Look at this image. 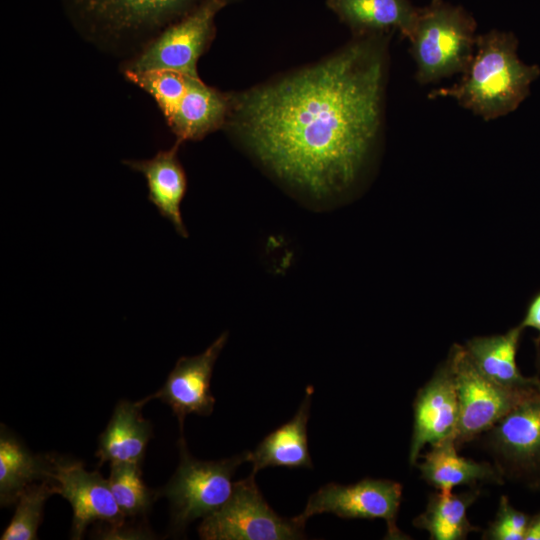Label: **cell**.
Segmentation results:
<instances>
[{
  "label": "cell",
  "instance_id": "6da1fadb",
  "mask_svg": "<svg viewBox=\"0 0 540 540\" xmlns=\"http://www.w3.org/2000/svg\"><path fill=\"white\" fill-rule=\"evenodd\" d=\"M386 33L276 81L231 94L225 125L278 177L315 196L353 183L377 137Z\"/></svg>",
  "mask_w": 540,
  "mask_h": 540
},
{
  "label": "cell",
  "instance_id": "7a4b0ae2",
  "mask_svg": "<svg viewBox=\"0 0 540 540\" xmlns=\"http://www.w3.org/2000/svg\"><path fill=\"white\" fill-rule=\"evenodd\" d=\"M517 44L510 32L494 29L477 35L473 58L461 79L450 87L430 91L428 98H453L485 121L513 112L540 74L538 66L526 65L518 58Z\"/></svg>",
  "mask_w": 540,
  "mask_h": 540
},
{
  "label": "cell",
  "instance_id": "3957f363",
  "mask_svg": "<svg viewBox=\"0 0 540 540\" xmlns=\"http://www.w3.org/2000/svg\"><path fill=\"white\" fill-rule=\"evenodd\" d=\"M209 1L64 0V4L76 27L92 40L141 43L143 49L164 29Z\"/></svg>",
  "mask_w": 540,
  "mask_h": 540
},
{
  "label": "cell",
  "instance_id": "277c9868",
  "mask_svg": "<svg viewBox=\"0 0 540 540\" xmlns=\"http://www.w3.org/2000/svg\"><path fill=\"white\" fill-rule=\"evenodd\" d=\"M475 31L474 18L461 6L432 0L419 8L408 38L416 81L427 85L464 73L475 52Z\"/></svg>",
  "mask_w": 540,
  "mask_h": 540
},
{
  "label": "cell",
  "instance_id": "5b68a950",
  "mask_svg": "<svg viewBox=\"0 0 540 540\" xmlns=\"http://www.w3.org/2000/svg\"><path fill=\"white\" fill-rule=\"evenodd\" d=\"M180 462L157 495L168 499L171 530L182 532L197 518L214 513L230 498L233 475L238 466L247 462L248 451L218 461L195 459L182 437L179 440Z\"/></svg>",
  "mask_w": 540,
  "mask_h": 540
},
{
  "label": "cell",
  "instance_id": "8992f818",
  "mask_svg": "<svg viewBox=\"0 0 540 540\" xmlns=\"http://www.w3.org/2000/svg\"><path fill=\"white\" fill-rule=\"evenodd\" d=\"M305 524L279 516L266 502L251 474L234 482L225 504L203 518L198 534L204 540L305 539Z\"/></svg>",
  "mask_w": 540,
  "mask_h": 540
},
{
  "label": "cell",
  "instance_id": "52a82bcc",
  "mask_svg": "<svg viewBox=\"0 0 540 540\" xmlns=\"http://www.w3.org/2000/svg\"><path fill=\"white\" fill-rule=\"evenodd\" d=\"M448 359L458 398L457 446L489 431L515 405L535 392H516L494 383L477 368L465 347L454 345Z\"/></svg>",
  "mask_w": 540,
  "mask_h": 540
},
{
  "label": "cell",
  "instance_id": "ba28073f",
  "mask_svg": "<svg viewBox=\"0 0 540 540\" xmlns=\"http://www.w3.org/2000/svg\"><path fill=\"white\" fill-rule=\"evenodd\" d=\"M226 5L224 0H211L170 25L136 54L124 70H168L199 76L198 60L213 39L217 13Z\"/></svg>",
  "mask_w": 540,
  "mask_h": 540
},
{
  "label": "cell",
  "instance_id": "9c48e42d",
  "mask_svg": "<svg viewBox=\"0 0 540 540\" xmlns=\"http://www.w3.org/2000/svg\"><path fill=\"white\" fill-rule=\"evenodd\" d=\"M401 498L402 485L392 480L365 478L351 485L328 483L308 498L305 509L295 518L304 524L322 513L343 519H383L387 539H407L396 525Z\"/></svg>",
  "mask_w": 540,
  "mask_h": 540
},
{
  "label": "cell",
  "instance_id": "30bf717a",
  "mask_svg": "<svg viewBox=\"0 0 540 540\" xmlns=\"http://www.w3.org/2000/svg\"><path fill=\"white\" fill-rule=\"evenodd\" d=\"M52 461L57 494L65 498L73 510L71 539H82L87 527L94 522L124 523L125 516L115 501L108 479L97 471L86 470L77 460L52 455Z\"/></svg>",
  "mask_w": 540,
  "mask_h": 540
},
{
  "label": "cell",
  "instance_id": "8fae6325",
  "mask_svg": "<svg viewBox=\"0 0 540 540\" xmlns=\"http://www.w3.org/2000/svg\"><path fill=\"white\" fill-rule=\"evenodd\" d=\"M487 433L503 474L538 473L535 482L540 478V390L521 400Z\"/></svg>",
  "mask_w": 540,
  "mask_h": 540
},
{
  "label": "cell",
  "instance_id": "7c38bea8",
  "mask_svg": "<svg viewBox=\"0 0 540 540\" xmlns=\"http://www.w3.org/2000/svg\"><path fill=\"white\" fill-rule=\"evenodd\" d=\"M227 339L228 333L224 332L202 353L179 358L163 386L146 397L148 401L157 398L167 404L178 418L181 430L187 415L212 414L215 398L210 382L215 362Z\"/></svg>",
  "mask_w": 540,
  "mask_h": 540
},
{
  "label": "cell",
  "instance_id": "4fadbf2b",
  "mask_svg": "<svg viewBox=\"0 0 540 540\" xmlns=\"http://www.w3.org/2000/svg\"><path fill=\"white\" fill-rule=\"evenodd\" d=\"M458 398L451 363L447 360L418 391L409 462L416 465L422 449L456 436Z\"/></svg>",
  "mask_w": 540,
  "mask_h": 540
},
{
  "label": "cell",
  "instance_id": "5bb4252c",
  "mask_svg": "<svg viewBox=\"0 0 540 540\" xmlns=\"http://www.w3.org/2000/svg\"><path fill=\"white\" fill-rule=\"evenodd\" d=\"M231 94L206 85L199 76L190 77L188 86L165 119L177 142L201 140L226 124Z\"/></svg>",
  "mask_w": 540,
  "mask_h": 540
},
{
  "label": "cell",
  "instance_id": "9a60e30c",
  "mask_svg": "<svg viewBox=\"0 0 540 540\" xmlns=\"http://www.w3.org/2000/svg\"><path fill=\"white\" fill-rule=\"evenodd\" d=\"M179 142L167 150H160L145 160H126L124 163L141 173L147 184L148 200L159 214L169 220L177 233L186 238L188 232L181 214V203L187 190V178L178 158Z\"/></svg>",
  "mask_w": 540,
  "mask_h": 540
},
{
  "label": "cell",
  "instance_id": "2e32d148",
  "mask_svg": "<svg viewBox=\"0 0 540 540\" xmlns=\"http://www.w3.org/2000/svg\"><path fill=\"white\" fill-rule=\"evenodd\" d=\"M313 391L308 386L293 418L269 433L253 451H248L247 462L252 464V473L267 467H313L307 437Z\"/></svg>",
  "mask_w": 540,
  "mask_h": 540
},
{
  "label": "cell",
  "instance_id": "e0dca14e",
  "mask_svg": "<svg viewBox=\"0 0 540 540\" xmlns=\"http://www.w3.org/2000/svg\"><path fill=\"white\" fill-rule=\"evenodd\" d=\"M147 398L131 402L120 401L98 440V466L108 462L141 465L152 437L151 423L141 413Z\"/></svg>",
  "mask_w": 540,
  "mask_h": 540
},
{
  "label": "cell",
  "instance_id": "ac0fdd59",
  "mask_svg": "<svg viewBox=\"0 0 540 540\" xmlns=\"http://www.w3.org/2000/svg\"><path fill=\"white\" fill-rule=\"evenodd\" d=\"M522 331L518 325L505 334L475 337L465 348L477 368L494 383L512 391L530 393L540 390V379L524 377L517 366Z\"/></svg>",
  "mask_w": 540,
  "mask_h": 540
},
{
  "label": "cell",
  "instance_id": "d6986e66",
  "mask_svg": "<svg viewBox=\"0 0 540 540\" xmlns=\"http://www.w3.org/2000/svg\"><path fill=\"white\" fill-rule=\"evenodd\" d=\"M327 6L358 37L398 30L407 39L419 9L409 0H327Z\"/></svg>",
  "mask_w": 540,
  "mask_h": 540
},
{
  "label": "cell",
  "instance_id": "ffe728a7",
  "mask_svg": "<svg viewBox=\"0 0 540 540\" xmlns=\"http://www.w3.org/2000/svg\"><path fill=\"white\" fill-rule=\"evenodd\" d=\"M422 478L441 492H452L454 487H477L480 482L503 483V473L498 465L477 462L457 453L454 438L432 445L417 464Z\"/></svg>",
  "mask_w": 540,
  "mask_h": 540
},
{
  "label": "cell",
  "instance_id": "44dd1931",
  "mask_svg": "<svg viewBox=\"0 0 540 540\" xmlns=\"http://www.w3.org/2000/svg\"><path fill=\"white\" fill-rule=\"evenodd\" d=\"M52 455L32 453L3 424L0 433V504H16L21 493L36 481L53 480Z\"/></svg>",
  "mask_w": 540,
  "mask_h": 540
},
{
  "label": "cell",
  "instance_id": "7402d4cb",
  "mask_svg": "<svg viewBox=\"0 0 540 540\" xmlns=\"http://www.w3.org/2000/svg\"><path fill=\"white\" fill-rule=\"evenodd\" d=\"M480 491L472 487L461 493L437 491L430 495L426 509L413 520L414 526L427 531L432 540H463L478 531L467 518V510Z\"/></svg>",
  "mask_w": 540,
  "mask_h": 540
},
{
  "label": "cell",
  "instance_id": "603a6c76",
  "mask_svg": "<svg viewBox=\"0 0 540 540\" xmlns=\"http://www.w3.org/2000/svg\"><path fill=\"white\" fill-rule=\"evenodd\" d=\"M108 481L115 501L125 517L144 515L150 510L156 492L145 485L141 465L110 464Z\"/></svg>",
  "mask_w": 540,
  "mask_h": 540
},
{
  "label": "cell",
  "instance_id": "cb8c5ba5",
  "mask_svg": "<svg viewBox=\"0 0 540 540\" xmlns=\"http://www.w3.org/2000/svg\"><path fill=\"white\" fill-rule=\"evenodd\" d=\"M53 494H57L54 480H45L29 485L19 496L14 515L0 539H37V531L43 520L45 503Z\"/></svg>",
  "mask_w": 540,
  "mask_h": 540
},
{
  "label": "cell",
  "instance_id": "d4e9b609",
  "mask_svg": "<svg viewBox=\"0 0 540 540\" xmlns=\"http://www.w3.org/2000/svg\"><path fill=\"white\" fill-rule=\"evenodd\" d=\"M531 516L514 508L502 495L494 520L485 530L482 539L524 540Z\"/></svg>",
  "mask_w": 540,
  "mask_h": 540
},
{
  "label": "cell",
  "instance_id": "484cf974",
  "mask_svg": "<svg viewBox=\"0 0 540 540\" xmlns=\"http://www.w3.org/2000/svg\"><path fill=\"white\" fill-rule=\"evenodd\" d=\"M100 539H152L154 535L147 529L128 527L124 523L118 525L105 524L98 530Z\"/></svg>",
  "mask_w": 540,
  "mask_h": 540
},
{
  "label": "cell",
  "instance_id": "4316f807",
  "mask_svg": "<svg viewBox=\"0 0 540 540\" xmlns=\"http://www.w3.org/2000/svg\"><path fill=\"white\" fill-rule=\"evenodd\" d=\"M520 326L523 329L526 327L536 329L540 333V292L537 295H535L534 298L529 303L528 308L526 310V314ZM536 343L537 345L540 344V337L536 341Z\"/></svg>",
  "mask_w": 540,
  "mask_h": 540
},
{
  "label": "cell",
  "instance_id": "83f0119b",
  "mask_svg": "<svg viewBox=\"0 0 540 540\" xmlns=\"http://www.w3.org/2000/svg\"><path fill=\"white\" fill-rule=\"evenodd\" d=\"M524 540H540V511L530 518Z\"/></svg>",
  "mask_w": 540,
  "mask_h": 540
},
{
  "label": "cell",
  "instance_id": "f1b7e54d",
  "mask_svg": "<svg viewBox=\"0 0 540 540\" xmlns=\"http://www.w3.org/2000/svg\"><path fill=\"white\" fill-rule=\"evenodd\" d=\"M533 486L540 489V478L533 484Z\"/></svg>",
  "mask_w": 540,
  "mask_h": 540
},
{
  "label": "cell",
  "instance_id": "f546056e",
  "mask_svg": "<svg viewBox=\"0 0 540 540\" xmlns=\"http://www.w3.org/2000/svg\"><path fill=\"white\" fill-rule=\"evenodd\" d=\"M538 361L540 362V348H538Z\"/></svg>",
  "mask_w": 540,
  "mask_h": 540
}]
</instances>
